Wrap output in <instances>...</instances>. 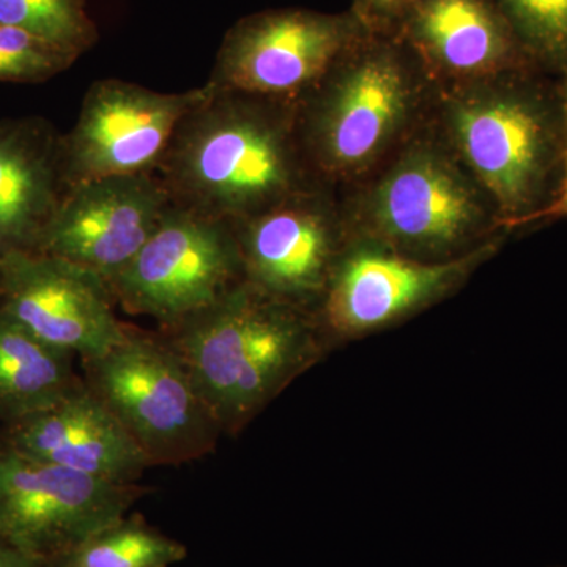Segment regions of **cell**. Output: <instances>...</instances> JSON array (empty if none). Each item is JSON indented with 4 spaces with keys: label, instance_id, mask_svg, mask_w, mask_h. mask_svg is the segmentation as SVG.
<instances>
[{
    "label": "cell",
    "instance_id": "obj_8",
    "mask_svg": "<svg viewBox=\"0 0 567 567\" xmlns=\"http://www.w3.org/2000/svg\"><path fill=\"white\" fill-rule=\"evenodd\" d=\"M145 492L22 456L0 443V536L44 567L125 517Z\"/></svg>",
    "mask_w": 567,
    "mask_h": 567
},
{
    "label": "cell",
    "instance_id": "obj_16",
    "mask_svg": "<svg viewBox=\"0 0 567 567\" xmlns=\"http://www.w3.org/2000/svg\"><path fill=\"white\" fill-rule=\"evenodd\" d=\"M61 137L47 118L0 121V259L39 252L69 189Z\"/></svg>",
    "mask_w": 567,
    "mask_h": 567
},
{
    "label": "cell",
    "instance_id": "obj_19",
    "mask_svg": "<svg viewBox=\"0 0 567 567\" xmlns=\"http://www.w3.org/2000/svg\"><path fill=\"white\" fill-rule=\"evenodd\" d=\"M186 557L188 548L177 539L126 514L48 567H171Z\"/></svg>",
    "mask_w": 567,
    "mask_h": 567
},
{
    "label": "cell",
    "instance_id": "obj_21",
    "mask_svg": "<svg viewBox=\"0 0 567 567\" xmlns=\"http://www.w3.org/2000/svg\"><path fill=\"white\" fill-rule=\"evenodd\" d=\"M78 59L50 41L0 22V82L39 84L69 70Z\"/></svg>",
    "mask_w": 567,
    "mask_h": 567
},
{
    "label": "cell",
    "instance_id": "obj_26",
    "mask_svg": "<svg viewBox=\"0 0 567 567\" xmlns=\"http://www.w3.org/2000/svg\"><path fill=\"white\" fill-rule=\"evenodd\" d=\"M559 6H561L563 11H565L567 17V0H558Z\"/></svg>",
    "mask_w": 567,
    "mask_h": 567
},
{
    "label": "cell",
    "instance_id": "obj_2",
    "mask_svg": "<svg viewBox=\"0 0 567 567\" xmlns=\"http://www.w3.org/2000/svg\"><path fill=\"white\" fill-rule=\"evenodd\" d=\"M425 76L394 37L365 35L297 102V128L323 185L352 181L404 137L420 107Z\"/></svg>",
    "mask_w": 567,
    "mask_h": 567
},
{
    "label": "cell",
    "instance_id": "obj_28",
    "mask_svg": "<svg viewBox=\"0 0 567 567\" xmlns=\"http://www.w3.org/2000/svg\"><path fill=\"white\" fill-rule=\"evenodd\" d=\"M0 432H2V429H0Z\"/></svg>",
    "mask_w": 567,
    "mask_h": 567
},
{
    "label": "cell",
    "instance_id": "obj_25",
    "mask_svg": "<svg viewBox=\"0 0 567 567\" xmlns=\"http://www.w3.org/2000/svg\"><path fill=\"white\" fill-rule=\"evenodd\" d=\"M0 567H44V563L0 536Z\"/></svg>",
    "mask_w": 567,
    "mask_h": 567
},
{
    "label": "cell",
    "instance_id": "obj_3",
    "mask_svg": "<svg viewBox=\"0 0 567 567\" xmlns=\"http://www.w3.org/2000/svg\"><path fill=\"white\" fill-rule=\"evenodd\" d=\"M158 331L181 354L223 434L238 431L311 352L301 308L245 281Z\"/></svg>",
    "mask_w": 567,
    "mask_h": 567
},
{
    "label": "cell",
    "instance_id": "obj_14",
    "mask_svg": "<svg viewBox=\"0 0 567 567\" xmlns=\"http://www.w3.org/2000/svg\"><path fill=\"white\" fill-rule=\"evenodd\" d=\"M0 443L22 456L123 486L137 484L151 468L140 446L84 379L54 404L3 427Z\"/></svg>",
    "mask_w": 567,
    "mask_h": 567
},
{
    "label": "cell",
    "instance_id": "obj_5",
    "mask_svg": "<svg viewBox=\"0 0 567 567\" xmlns=\"http://www.w3.org/2000/svg\"><path fill=\"white\" fill-rule=\"evenodd\" d=\"M244 281L234 224L173 204L147 244L107 287L123 311L169 328Z\"/></svg>",
    "mask_w": 567,
    "mask_h": 567
},
{
    "label": "cell",
    "instance_id": "obj_12",
    "mask_svg": "<svg viewBox=\"0 0 567 567\" xmlns=\"http://www.w3.org/2000/svg\"><path fill=\"white\" fill-rule=\"evenodd\" d=\"M171 205L158 174L70 186L39 252L78 265L110 284L147 244Z\"/></svg>",
    "mask_w": 567,
    "mask_h": 567
},
{
    "label": "cell",
    "instance_id": "obj_7",
    "mask_svg": "<svg viewBox=\"0 0 567 567\" xmlns=\"http://www.w3.org/2000/svg\"><path fill=\"white\" fill-rule=\"evenodd\" d=\"M484 189L450 144L409 142L361 199L365 226L413 249H445L480 233L487 218Z\"/></svg>",
    "mask_w": 567,
    "mask_h": 567
},
{
    "label": "cell",
    "instance_id": "obj_17",
    "mask_svg": "<svg viewBox=\"0 0 567 567\" xmlns=\"http://www.w3.org/2000/svg\"><path fill=\"white\" fill-rule=\"evenodd\" d=\"M464 265L412 262L375 251L354 254L331 279L328 317L344 330L379 327L445 289Z\"/></svg>",
    "mask_w": 567,
    "mask_h": 567
},
{
    "label": "cell",
    "instance_id": "obj_6",
    "mask_svg": "<svg viewBox=\"0 0 567 567\" xmlns=\"http://www.w3.org/2000/svg\"><path fill=\"white\" fill-rule=\"evenodd\" d=\"M365 35L368 29L350 10L257 11L226 32L205 85L298 102Z\"/></svg>",
    "mask_w": 567,
    "mask_h": 567
},
{
    "label": "cell",
    "instance_id": "obj_20",
    "mask_svg": "<svg viewBox=\"0 0 567 567\" xmlns=\"http://www.w3.org/2000/svg\"><path fill=\"white\" fill-rule=\"evenodd\" d=\"M0 22L31 32L76 58L95 47L100 37L87 0H0Z\"/></svg>",
    "mask_w": 567,
    "mask_h": 567
},
{
    "label": "cell",
    "instance_id": "obj_24",
    "mask_svg": "<svg viewBox=\"0 0 567 567\" xmlns=\"http://www.w3.org/2000/svg\"><path fill=\"white\" fill-rule=\"evenodd\" d=\"M559 216H567V158L565 177H563L561 186L555 199L537 210L525 213L518 218L506 221L503 226H525V224L539 221V219L559 218Z\"/></svg>",
    "mask_w": 567,
    "mask_h": 567
},
{
    "label": "cell",
    "instance_id": "obj_27",
    "mask_svg": "<svg viewBox=\"0 0 567 567\" xmlns=\"http://www.w3.org/2000/svg\"><path fill=\"white\" fill-rule=\"evenodd\" d=\"M566 114H567V99H566Z\"/></svg>",
    "mask_w": 567,
    "mask_h": 567
},
{
    "label": "cell",
    "instance_id": "obj_10",
    "mask_svg": "<svg viewBox=\"0 0 567 567\" xmlns=\"http://www.w3.org/2000/svg\"><path fill=\"white\" fill-rule=\"evenodd\" d=\"M447 144L498 208L499 224L527 207L540 164L539 115L517 96L488 87V80L451 85L443 104Z\"/></svg>",
    "mask_w": 567,
    "mask_h": 567
},
{
    "label": "cell",
    "instance_id": "obj_15",
    "mask_svg": "<svg viewBox=\"0 0 567 567\" xmlns=\"http://www.w3.org/2000/svg\"><path fill=\"white\" fill-rule=\"evenodd\" d=\"M395 39L429 80L451 85L499 76L520 47L494 0H416Z\"/></svg>",
    "mask_w": 567,
    "mask_h": 567
},
{
    "label": "cell",
    "instance_id": "obj_22",
    "mask_svg": "<svg viewBox=\"0 0 567 567\" xmlns=\"http://www.w3.org/2000/svg\"><path fill=\"white\" fill-rule=\"evenodd\" d=\"M520 44L547 55L567 58V17L558 0H494Z\"/></svg>",
    "mask_w": 567,
    "mask_h": 567
},
{
    "label": "cell",
    "instance_id": "obj_18",
    "mask_svg": "<svg viewBox=\"0 0 567 567\" xmlns=\"http://www.w3.org/2000/svg\"><path fill=\"white\" fill-rule=\"evenodd\" d=\"M81 383L73 354L0 312V429L47 409Z\"/></svg>",
    "mask_w": 567,
    "mask_h": 567
},
{
    "label": "cell",
    "instance_id": "obj_23",
    "mask_svg": "<svg viewBox=\"0 0 567 567\" xmlns=\"http://www.w3.org/2000/svg\"><path fill=\"white\" fill-rule=\"evenodd\" d=\"M416 0H352V13L372 35H398Z\"/></svg>",
    "mask_w": 567,
    "mask_h": 567
},
{
    "label": "cell",
    "instance_id": "obj_11",
    "mask_svg": "<svg viewBox=\"0 0 567 567\" xmlns=\"http://www.w3.org/2000/svg\"><path fill=\"white\" fill-rule=\"evenodd\" d=\"M114 306L107 284L78 265L41 252L0 259V312L81 360L107 352L125 334Z\"/></svg>",
    "mask_w": 567,
    "mask_h": 567
},
{
    "label": "cell",
    "instance_id": "obj_4",
    "mask_svg": "<svg viewBox=\"0 0 567 567\" xmlns=\"http://www.w3.org/2000/svg\"><path fill=\"white\" fill-rule=\"evenodd\" d=\"M82 379L152 466L188 464L223 434L188 368L159 331L126 324L107 352L81 360Z\"/></svg>",
    "mask_w": 567,
    "mask_h": 567
},
{
    "label": "cell",
    "instance_id": "obj_13",
    "mask_svg": "<svg viewBox=\"0 0 567 567\" xmlns=\"http://www.w3.org/2000/svg\"><path fill=\"white\" fill-rule=\"evenodd\" d=\"M320 185L259 215L233 223L245 282L293 306L322 292L330 278L341 221Z\"/></svg>",
    "mask_w": 567,
    "mask_h": 567
},
{
    "label": "cell",
    "instance_id": "obj_9",
    "mask_svg": "<svg viewBox=\"0 0 567 567\" xmlns=\"http://www.w3.org/2000/svg\"><path fill=\"white\" fill-rule=\"evenodd\" d=\"M207 93L205 84L162 93L121 80L93 82L76 123L61 137L66 186L156 174L183 117Z\"/></svg>",
    "mask_w": 567,
    "mask_h": 567
},
{
    "label": "cell",
    "instance_id": "obj_1",
    "mask_svg": "<svg viewBox=\"0 0 567 567\" xmlns=\"http://www.w3.org/2000/svg\"><path fill=\"white\" fill-rule=\"evenodd\" d=\"M207 89L156 171L171 203L238 223L323 185L301 147L297 102Z\"/></svg>",
    "mask_w": 567,
    "mask_h": 567
}]
</instances>
